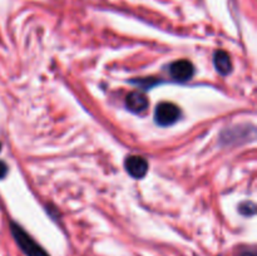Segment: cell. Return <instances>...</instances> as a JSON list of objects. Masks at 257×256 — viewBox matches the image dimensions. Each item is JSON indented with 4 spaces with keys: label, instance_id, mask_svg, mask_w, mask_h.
<instances>
[{
    "label": "cell",
    "instance_id": "1",
    "mask_svg": "<svg viewBox=\"0 0 257 256\" xmlns=\"http://www.w3.org/2000/svg\"><path fill=\"white\" fill-rule=\"evenodd\" d=\"M10 231H12V235L17 245L27 256H50L27 231L23 230L22 226L12 222L10 223Z\"/></svg>",
    "mask_w": 257,
    "mask_h": 256
},
{
    "label": "cell",
    "instance_id": "2",
    "mask_svg": "<svg viewBox=\"0 0 257 256\" xmlns=\"http://www.w3.org/2000/svg\"><path fill=\"white\" fill-rule=\"evenodd\" d=\"M181 117L180 108L170 102H163L156 107L155 119L161 127H168L177 122Z\"/></svg>",
    "mask_w": 257,
    "mask_h": 256
},
{
    "label": "cell",
    "instance_id": "3",
    "mask_svg": "<svg viewBox=\"0 0 257 256\" xmlns=\"http://www.w3.org/2000/svg\"><path fill=\"white\" fill-rule=\"evenodd\" d=\"M170 73L173 79L178 82H187L195 74V67L190 60L181 59L171 64Z\"/></svg>",
    "mask_w": 257,
    "mask_h": 256
},
{
    "label": "cell",
    "instance_id": "4",
    "mask_svg": "<svg viewBox=\"0 0 257 256\" xmlns=\"http://www.w3.org/2000/svg\"><path fill=\"white\" fill-rule=\"evenodd\" d=\"M124 166L127 172L135 178H143L148 171V162L142 156H130Z\"/></svg>",
    "mask_w": 257,
    "mask_h": 256
},
{
    "label": "cell",
    "instance_id": "5",
    "mask_svg": "<svg viewBox=\"0 0 257 256\" xmlns=\"http://www.w3.org/2000/svg\"><path fill=\"white\" fill-rule=\"evenodd\" d=\"M125 105L133 113H142L148 107V99L143 93L131 92L125 98Z\"/></svg>",
    "mask_w": 257,
    "mask_h": 256
},
{
    "label": "cell",
    "instance_id": "6",
    "mask_svg": "<svg viewBox=\"0 0 257 256\" xmlns=\"http://www.w3.org/2000/svg\"><path fill=\"white\" fill-rule=\"evenodd\" d=\"M213 64L221 75H227L232 72V62L225 50H217L213 54Z\"/></svg>",
    "mask_w": 257,
    "mask_h": 256
},
{
    "label": "cell",
    "instance_id": "7",
    "mask_svg": "<svg viewBox=\"0 0 257 256\" xmlns=\"http://www.w3.org/2000/svg\"><path fill=\"white\" fill-rule=\"evenodd\" d=\"M255 211H256V206L253 202H243L240 205V212L242 213L243 216H252L255 215Z\"/></svg>",
    "mask_w": 257,
    "mask_h": 256
},
{
    "label": "cell",
    "instance_id": "8",
    "mask_svg": "<svg viewBox=\"0 0 257 256\" xmlns=\"http://www.w3.org/2000/svg\"><path fill=\"white\" fill-rule=\"evenodd\" d=\"M236 256H257V252H256L255 247H247V248H243V250H241Z\"/></svg>",
    "mask_w": 257,
    "mask_h": 256
},
{
    "label": "cell",
    "instance_id": "9",
    "mask_svg": "<svg viewBox=\"0 0 257 256\" xmlns=\"http://www.w3.org/2000/svg\"><path fill=\"white\" fill-rule=\"evenodd\" d=\"M7 173H8L7 165H5V163L3 162V161H0V180L5 177V176H7Z\"/></svg>",
    "mask_w": 257,
    "mask_h": 256
},
{
    "label": "cell",
    "instance_id": "10",
    "mask_svg": "<svg viewBox=\"0 0 257 256\" xmlns=\"http://www.w3.org/2000/svg\"><path fill=\"white\" fill-rule=\"evenodd\" d=\"M0 148H2V145H0Z\"/></svg>",
    "mask_w": 257,
    "mask_h": 256
}]
</instances>
